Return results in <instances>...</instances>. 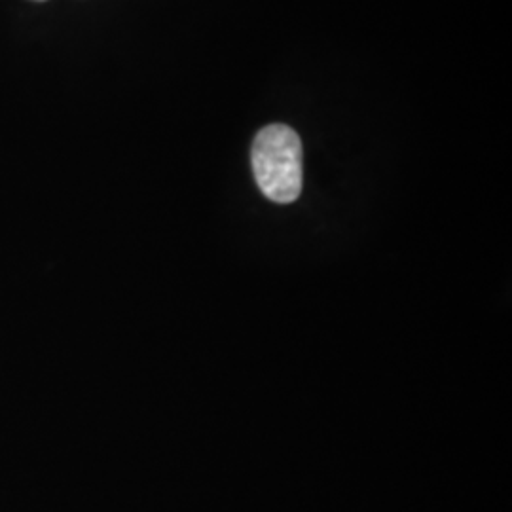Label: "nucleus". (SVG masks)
Segmentation results:
<instances>
[{
  "label": "nucleus",
  "instance_id": "f257e3e1",
  "mask_svg": "<svg viewBox=\"0 0 512 512\" xmlns=\"http://www.w3.org/2000/svg\"><path fill=\"white\" fill-rule=\"evenodd\" d=\"M260 192L275 203H293L302 192V143L294 129L274 124L256 135L251 152Z\"/></svg>",
  "mask_w": 512,
  "mask_h": 512
}]
</instances>
